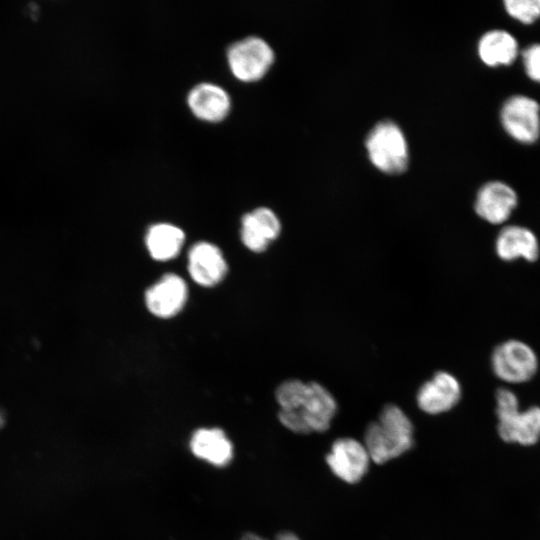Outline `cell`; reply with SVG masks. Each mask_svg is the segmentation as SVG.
Listing matches in <instances>:
<instances>
[{"label":"cell","mask_w":540,"mask_h":540,"mask_svg":"<svg viewBox=\"0 0 540 540\" xmlns=\"http://www.w3.org/2000/svg\"><path fill=\"white\" fill-rule=\"evenodd\" d=\"M276 540H300V539L296 534L285 531V532L280 533L277 536Z\"/></svg>","instance_id":"44dd1931"},{"label":"cell","mask_w":540,"mask_h":540,"mask_svg":"<svg viewBox=\"0 0 540 540\" xmlns=\"http://www.w3.org/2000/svg\"><path fill=\"white\" fill-rule=\"evenodd\" d=\"M233 74L241 80L261 78L274 60L270 45L262 38L251 36L233 43L227 52Z\"/></svg>","instance_id":"8992f818"},{"label":"cell","mask_w":540,"mask_h":540,"mask_svg":"<svg viewBox=\"0 0 540 540\" xmlns=\"http://www.w3.org/2000/svg\"><path fill=\"white\" fill-rule=\"evenodd\" d=\"M370 162L386 174L403 172L409 162V149L402 129L392 121H381L369 132L365 142Z\"/></svg>","instance_id":"277c9868"},{"label":"cell","mask_w":540,"mask_h":540,"mask_svg":"<svg viewBox=\"0 0 540 540\" xmlns=\"http://www.w3.org/2000/svg\"><path fill=\"white\" fill-rule=\"evenodd\" d=\"M188 271L197 284L211 287L224 278L227 264L216 245L202 241L194 244L189 250Z\"/></svg>","instance_id":"7c38bea8"},{"label":"cell","mask_w":540,"mask_h":540,"mask_svg":"<svg viewBox=\"0 0 540 540\" xmlns=\"http://www.w3.org/2000/svg\"><path fill=\"white\" fill-rule=\"evenodd\" d=\"M491 365L494 374L500 380L519 384L535 376L538 370V357L527 343L510 339L495 347Z\"/></svg>","instance_id":"5b68a950"},{"label":"cell","mask_w":540,"mask_h":540,"mask_svg":"<svg viewBox=\"0 0 540 540\" xmlns=\"http://www.w3.org/2000/svg\"><path fill=\"white\" fill-rule=\"evenodd\" d=\"M413 424L397 405H386L376 422L368 425L364 446L371 461L386 463L407 452L413 446Z\"/></svg>","instance_id":"6da1fadb"},{"label":"cell","mask_w":540,"mask_h":540,"mask_svg":"<svg viewBox=\"0 0 540 540\" xmlns=\"http://www.w3.org/2000/svg\"><path fill=\"white\" fill-rule=\"evenodd\" d=\"M336 411L337 403L333 395L323 385L307 382L299 407L294 410L280 409L278 418L290 431L308 434L326 431Z\"/></svg>","instance_id":"7a4b0ae2"},{"label":"cell","mask_w":540,"mask_h":540,"mask_svg":"<svg viewBox=\"0 0 540 540\" xmlns=\"http://www.w3.org/2000/svg\"><path fill=\"white\" fill-rule=\"evenodd\" d=\"M4 423V420H3V415L0 413V427L1 425Z\"/></svg>","instance_id":"603a6c76"},{"label":"cell","mask_w":540,"mask_h":540,"mask_svg":"<svg viewBox=\"0 0 540 540\" xmlns=\"http://www.w3.org/2000/svg\"><path fill=\"white\" fill-rule=\"evenodd\" d=\"M495 251L503 261L524 259L535 262L540 255V245L536 235L528 228L508 225L502 228L496 238Z\"/></svg>","instance_id":"5bb4252c"},{"label":"cell","mask_w":540,"mask_h":540,"mask_svg":"<svg viewBox=\"0 0 540 540\" xmlns=\"http://www.w3.org/2000/svg\"><path fill=\"white\" fill-rule=\"evenodd\" d=\"M526 74L534 81L540 82V44H533L522 52Z\"/></svg>","instance_id":"ffe728a7"},{"label":"cell","mask_w":540,"mask_h":540,"mask_svg":"<svg viewBox=\"0 0 540 540\" xmlns=\"http://www.w3.org/2000/svg\"><path fill=\"white\" fill-rule=\"evenodd\" d=\"M242 540H262V538H260L259 536H255V535H252V534H247L245 535Z\"/></svg>","instance_id":"7402d4cb"},{"label":"cell","mask_w":540,"mask_h":540,"mask_svg":"<svg viewBox=\"0 0 540 540\" xmlns=\"http://www.w3.org/2000/svg\"><path fill=\"white\" fill-rule=\"evenodd\" d=\"M508 14L518 21L530 24L540 17V0H506Z\"/></svg>","instance_id":"d6986e66"},{"label":"cell","mask_w":540,"mask_h":540,"mask_svg":"<svg viewBox=\"0 0 540 540\" xmlns=\"http://www.w3.org/2000/svg\"><path fill=\"white\" fill-rule=\"evenodd\" d=\"M192 453L214 466L224 467L233 458V446L223 430L219 428H200L190 440Z\"/></svg>","instance_id":"9a60e30c"},{"label":"cell","mask_w":540,"mask_h":540,"mask_svg":"<svg viewBox=\"0 0 540 540\" xmlns=\"http://www.w3.org/2000/svg\"><path fill=\"white\" fill-rule=\"evenodd\" d=\"M241 239L255 253L263 252L280 234L281 224L276 214L267 207H259L242 217Z\"/></svg>","instance_id":"4fadbf2b"},{"label":"cell","mask_w":540,"mask_h":540,"mask_svg":"<svg viewBox=\"0 0 540 540\" xmlns=\"http://www.w3.org/2000/svg\"><path fill=\"white\" fill-rule=\"evenodd\" d=\"M496 415L498 434L503 441L530 446L540 439V407L520 410L519 400L512 390L499 388L496 391Z\"/></svg>","instance_id":"3957f363"},{"label":"cell","mask_w":540,"mask_h":540,"mask_svg":"<svg viewBox=\"0 0 540 540\" xmlns=\"http://www.w3.org/2000/svg\"><path fill=\"white\" fill-rule=\"evenodd\" d=\"M517 205L515 191L506 183L491 181L484 184L477 193L475 211L491 224H502Z\"/></svg>","instance_id":"8fae6325"},{"label":"cell","mask_w":540,"mask_h":540,"mask_svg":"<svg viewBox=\"0 0 540 540\" xmlns=\"http://www.w3.org/2000/svg\"><path fill=\"white\" fill-rule=\"evenodd\" d=\"M500 119L505 131L519 142L533 143L540 135V107L530 97H510L502 106Z\"/></svg>","instance_id":"52a82bcc"},{"label":"cell","mask_w":540,"mask_h":540,"mask_svg":"<svg viewBox=\"0 0 540 540\" xmlns=\"http://www.w3.org/2000/svg\"><path fill=\"white\" fill-rule=\"evenodd\" d=\"M188 104L199 118L217 121L228 113L230 98L220 86L212 83H200L191 89L188 95Z\"/></svg>","instance_id":"2e32d148"},{"label":"cell","mask_w":540,"mask_h":540,"mask_svg":"<svg viewBox=\"0 0 540 540\" xmlns=\"http://www.w3.org/2000/svg\"><path fill=\"white\" fill-rule=\"evenodd\" d=\"M187 285L178 275L169 273L145 292L148 310L159 318H170L182 310L187 299Z\"/></svg>","instance_id":"30bf717a"},{"label":"cell","mask_w":540,"mask_h":540,"mask_svg":"<svg viewBox=\"0 0 540 540\" xmlns=\"http://www.w3.org/2000/svg\"><path fill=\"white\" fill-rule=\"evenodd\" d=\"M461 398V386L456 377L439 371L422 384L416 399L419 408L431 415L451 410Z\"/></svg>","instance_id":"9c48e42d"},{"label":"cell","mask_w":540,"mask_h":540,"mask_svg":"<svg viewBox=\"0 0 540 540\" xmlns=\"http://www.w3.org/2000/svg\"><path fill=\"white\" fill-rule=\"evenodd\" d=\"M370 461L364 444L354 438L335 440L326 455V462L332 473L349 484L357 483L363 478Z\"/></svg>","instance_id":"ba28073f"},{"label":"cell","mask_w":540,"mask_h":540,"mask_svg":"<svg viewBox=\"0 0 540 540\" xmlns=\"http://www.w3.org/2000/svg\"><path fill=\"white\" fill-rule=\"evenodd\" d=\"M184 238V232L177 226L158 223L148 229L145 241L153 259L167 261L178 255Z\"/></svg>","instance_id":"ac0fdd59"},{"label":"cell","mask_w":540,"mask_h":540,"mask_svg":"<svg viewBox=\"0 0 540 540\" xmlns=\"http://www.w3.org/2000/svg\"><path fill=\"white\" fill-rule=\"evenodd\" d=\"M480 59L488 66L509 65L517 57L518 44L507 31L491 30L486 32L478 42Z\"/></svg>","instance_id":"e0dca14e"}]
</instances>
